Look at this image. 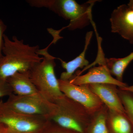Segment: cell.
<instances>
[{
    "label": "cell",
    "instance_id": "2",
    "mask_svg": "<svg viewBox=\"0 0 133 133\" xmlns=\"http://www.w3.org/2000/svg\"><path fill=\"white\" fill-rule=\"evenodd\" d=\"M27 2L32 7L45 8L70 23L66 28L70 30L83 28L92 20V9L95 2L91 1L78 4L74 0H29Z\"/></svg>",
    "mask_w": 133,
    "mask_h": 133
},
{
    "label": "cell",
    "instance_id": "16",
    "mask_svg": "<svg viewBox=\"0 0 133 133\" xmlns=\"http://www.w3.org/2000/svg\"><path fill=\"white\" fill-rule=\"evenodd\" d=\"M118 93L126 114L133 124V94L119 88Z\"/></svg>",
    "mask_w": 133,
    "mask_h": 133
},
{
    "label": "cell",
    "instance_id": "10",
    "mask_svg": "<svg viewBox=\"0 0 133 133\" xmlns=\"http://www.w3.org/2000/svg\"><path fill=\"white\" fill-rule=\"evenodd\" d=\"M87 85L108 109L125 112L119 97L117 86L109 84H94Z\"/></svg>",
    "mask_w": 133,
    "mask_h": 133
},
{
    "label": "cell",
    "instance_id": "17",
    "mask_svg": "<svg viewBox=\"0 0 133 133\" xmlns=\"http://www.w3.org/2000/svg\"><path fill=\"white\" fill-rule=\"evenodd\" d=\"M13 92L7 79L0 78V98L9 96Z\"/></svg>",
    "mask_w": 133,
    "mask_h": 133
},
{
    "label": "cell",
    "instance_id": "12",
    "mask_svg": "<svg viewBox=\"0 0 133 133\" xmlns=\"http://www.w3.org/2000/svg\"><path fill=\"white\" fill-rule=\"evenodd\" d=\"M93 32L89 31L87 33L85 36L84 48L82 52L73 60L66 62L59 58L62 67L65 69V71L62 72L59 79L69 81L74 75L75 71L78 68L84 69L89 65L88 60L85 58V54L87 48L92 37Z\"/></svg>",
    "mask_w": 133,
    "mask_h": 133
},
{
    "label": "cell",
    "instance_id": "1",
    "mask_svg": "<svg viewBox=\"0 0 133 133\" xmlns=\"http://www.w3.org/2000/svg\"><path fill=\"white\" fill-rule=\"evenodd\" d=\"M2 57L0 60V78L7 79L17 72H29L43 59L38 55V45L31 46L14 36L4 35Z\"/></svg>",
    "mask_w": 133,
    "mask_h": 133
},
{
    "label": "cell",
    "instance_id": "13",
    "mask_svg": "<svg viewBox=\"0 0 133 133\" xmlns=\"http://www.w3.org/2000/svg\"><path fill=\"white\" fill-rule=\"evenodd\" d=\"M106 124L109 133H133V124L125 112L108 109Z\"/></svg>",
    "mask_w": 133,
    "mask_h": 133
},
{
    "label": "cell",
    "instance_id": "20",
    "mask_svg": "<svg viewBox=\"0 0 133 133\" xmlns=\"http://www.w3.org/2000/svg\"><path fill=\"white\" fill-rule=\"evenodd\" d=\"M119 88L120 89V90H122L128 91L129 92H131L133 94V85L130 86H128L127 87H124V88Z\"/></svg>",
    "mask_w": 133,
    "mask_h": 133
},
{
    "label": "cell",
    "instance_id": "7",
    "mask_svg": "<svg viewBox=\"0 0 133 133\" xmlns=\"http://www.w3.org/2000/svg\"><path fill=\"white\" fill-rule=\"evenodd\" d=\"M60 91L65 96L82 105L91 115L98 111L104 104L87 85H77L68 80L58 79Z\"/></svg>",
    "mask_w": 133,
    "mask_h": 133
},
{
    "label": "cell",
    "instance_id": "21",
    "mask_svg": "<svg viewBox=\"0 0 133 133\" xmlns=\"http://www.w3.org/2000/svg\"><path fill=\"white\" fill-rule=\"evenodd\" d=\"M4 127H5V126H4V125L0 123V133H1V129H2Z\"/></svg>",
    "mask_w": 133,
    "mask_h": 133
},
{
    "label": "cell",
    "instance_id": "22",
    "mask_svg": "<svg viewBox=\"0 0 133 133\" xmlns=\"http://www.w3.org/2000/svg\"><path fill=\"white\" fill-rule=\"evenodd\" d=\"M8 133H19L15 132H12V131H10V130H9L8 132Z\"/></svg>",
    "mask_w": 133,
    "mask_h": 133
},
{
    "label": "cell",
    "instance_id": "4",
    "mask_svg": "<svg viewBox=\"0 0 133 133\" xmlns=\"http://www.w3.org/2000/svg\"><path fill=\"white\" fill-rule=\"evenodd\" d=\"M38 53L43 56V59L29 72L30 78L41 96L49 102L54 103L64 95L60 91L58 79L55 74L56 58L50 55L48 48L39 49Z\"/></svg>",
    "mask_w": 133,
    "mask_h": 133
},
{
    "label": "cell",
    "instance_id": "8",
    "mask_svg": "<svg viewBox=\"0 0 133 133\" xmlns=\"http://www.w3.org/2000/svg\"><path fill=\"white\" fill-rule=\"evenodd\" d=\"M109 20L111 32L133 44V0L114 9Z\"/></svg>",
    "mask_w": 133,
    "mask_h": 133
},
{
    "label": "cell",
    "instance_id": "18",
    "mask_svg": "<svg viewBox=\"0 0 133 133\" xmlns=\"http://www.w3.org/2000/svg\"><path fill=\"white\" fill-rule=\"evenodd\" d=\"M7 29V26L1 19H0V60L2 57V49L4 44V33Z\"/></svg>",
    "mask_w": 133,
    "mask_h": 133
},
{
    "label": "cell",
    "instance_id": "9",
    "mask_svg": "<svg viewBox=\"0 0 133 133\" xmlns=\"http://www.w3.org/2000/svg\"><path fill=\"white\" fill-rule=\"evenodd\" d=\"M70 83L77 85L94 84H109L116 85L119 88L127 87L128 85L120 82L113 77L105 65H99L90 68L84 75H73L69 80Z\"/></svg>",
    "mask_w": 133,
    "mask_h": 133
},
{
    "label": "cell",
    "instance_id": "15",
    "mask_svg": "<svg viewBox=\"0 0 133 133\" xmlns=\"http://www.w3.org/2000/svg\"><path fill=\"white\" fill-rule=\"evenodd\" d=\"M108 108L105 105L92 116L86 133H109L106 124Z\"/></svg>",
    "mask_w": 133,
    "mask_h": 133
},
{
    "label": "cell",
    "instance_id": "11",
    "mask_svg": "<svg viewBox=\"0 0 133 133\" xmlns=\"http://www.w3.org/2000/svg\"><path fill=\"white\" fill-rule=\"evenodd\" d=\"M13 93L19 96L41 95L31 82L29 72H17L7 79Z\"/></svg>",
    "mask_w": 133,
    "mask_h": 133
},
{
    "label": "cell",
    "instance_id": "5",
    "mask_svg": "<svg viewBox=\"0 0 133 133\" xmlns=\"http://www.w3.org/2000/svg\"><path fill=\"white\" fill-rule=\"evenodd\" d=\"M0 104L3 107L19 113L46 118L55 106V104L49 102L41 95L19 96L14 94L9 96L5 102L0 101Z\"/></svg>",
    "mask_w": 133,
    "mask_h": 133
},
{
    "label": "cell",
    "instance_id": "6",
    "mask_svg": "<svg viewBox=\"0 0 133 133\" xmlns=\"http://www.w3.org/2000/svg\"><path fill=\"white\" fill-rule=\"evenodd\" d=\"M48 121L45 116L19 113L3 107L0 104V123L12 132L36 133L44 128Z\"/></svg>",
    "mask_w": 133,
    "mask_h": 133
},
{
    "label": "cell",
    "instance_id": "14",
    "mask_svg": "<svg viewBox=\"0 0 133 133\" xmlns=\"http://www.w3.org/2000/svg\"><path fill=\"white\" fill-rule=\"evenodd\" d=\"M133 60V52L124 58H105V65L112 76L118 81L123 82L124 71Z\"/></svg>",
    "mask_w": 133,
    "mask_h": 133
},
{
    "label": "cell",
    "instance_id": "19",
    "mask_svg": "<svg viewBox=\"0 0 133 133\" xmlns=\"http://www.w3.org/2000/svg\"><path fill=\"white\" fill-rule=\"evenodd\" d=\"M62 130H63V128L61 127V131H56V132H54L51 133H79L77 132L76 131L68 129L66 128H64V132L62 131Z\"/></svg>",
    "mask_w": 133,
    "mask_h": 133
},
{
    "label": "cell",
    "instance_id": "3",
    "mask_svg": "<svg viewBox=\"0 0 133 133\" xmlns=\"http://www.w3.org/2000/svg\"><path fill=\"white\" fill-rule=\"evenodd\" d=\"M53 104L48 120L79 133H86L92 115L82 105L64 95Z\"/></svg>",
    "mask_w": 133,
    "mask_h": 133
}]
</instances>
